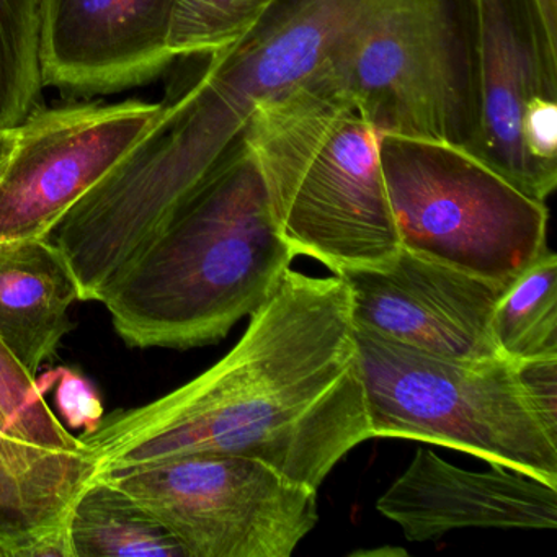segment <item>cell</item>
Listing matches in <instances>:
<instances>
[{
	"mask_svg": "<svg viewBox=\"0 0 557 557\" xmlns=\"http://www.w3.org/2000/svg\"><path fill=\"white\" fill-rule=\"evenodd\" d=\"M517 368L534 412L557 440V360L523 361Z\"/></svg>",
	"mask_w": 557,
	"mask_h": 557,
	"instance_id": "cell-22",
	"label": "cell"
},
{
	"mask_svg": "<svg viewBox=\"0 0 557 557\" xmlns=\"http://www.w3.org/2000/svg\"><path fill=\"white\" fill-rule=\"evenodd\" d=\"M481 126L469 154L546 203L550 191L521 141L527 110L557 100V41L536 0H478Z\"/></svg>",
	"mask_w": 557,
	"mask_h": 557,
	"instance_id": "cell-11",
	"label": "cell"
},
{
	"mask_svg": "<svg viewBox=\"0 0 557 557\" xmlns=\"http://www.w3.org/2000/svg\"><path fill=\"white\" fill-rule=\"evenodd\" d=\"M187 557H289L319 521L318 491L260 459L197 453L106 475Z\"/></svg>",
	"mask_w": 557,
	"mask_h": 557,
	"instance_id": "cell-7",
	"label": "cell"
},
{
	"mask_svg": "<svg viewBox=\"0 0 557 557\" xmlns=\"http://www.w3.org/2000/svg\"><path fill=\"white\" fill-rule=\"evenodd\" d=\"M67 530L74 557H187L175 537L109 479L86 485Z\"/></svg>",
	"mask_w": 557,
	"mask_h": 557,
	"instance_id": "cell-16",
	"label": "cell"
},
{
	"mask_svg": "<svg viewBox=\"0 0 557 557\" xmlns=\"http://www.w3.org/2000/svg\"><path fill=\"white\" fill-rule=\"evenodd\" d=\"M161 103L37 110L0 165V240L47 237L145 135Z\"/></svg>",
	"mask_w": 557,
	"mask_h": 557,
	"instance_id": "cell-9",
	"label": "cell"
},
{
	"mask_svg": "<svg viewBox=\"0 0 557 557\" xmlns=\"http://www.w3.org/2000/svg\"><path fill=\"white\" fill-rule=\"evenodd\" d=\"M76 276L47 237L0 240V341L37 377L70 332Z\"/></svg>",
	"mask_w": 557,
	"mask_h": 557,
	"instance_id": "cell-14",
	"label": "cell"
},
{
	"mask_svg": "<svg viewBox=\"0 0 557 557\" xmlns=\"http://www.w3.org/2000/svg\"><path fill=\"white\" fill-rule=\"evenodd\" d=\"M96 466L84 448L53 449L0 435V557L67 527Z\"/></svg>",
	"mask_w": 557,
	"mask_h": 557,
	"instance_id": "cell-15",
	"label": "cell"
},
{
	"mask_svg": "<svg viewBox=\"0 0 557 557\" xmlns=\"http://www.w3.org/2000/svg\"><path fill=\"white\" fill-rule=\"evenodd\" d=\"M329 64L381 135L471 149L481 126L478 0H386Z\"/></svg>",
	"mask_w": 557,
	"mask_h": 557,
	"instance_id": "cell-5",
	"label": "cell"
},
{
	"mask_svg": "<svg viewBox=\"0 0 557 557\" xmlns=\"http://www.w3.org/2000/svg\"><path fill=\"white\" fill-rule=\"evenodd\" d=\"M0 435L12 436V438H17L12 432L11 426L5 422L4 417L0 416ZM18 440V438H17Z\"/></svg>",
	"mask_w": 557,
	"mask_h": 557,
	"instance_id": "cell-25",
	"label": "cell"
},
{
	"mask_svg": "<svg viewBox=\"0 0 557 557\" xmlns=\"http://www.w3.org/2000/svg\"><path fill=\"white\" fill-rule=\"evenodd\" d=\"M77 438L94 479L218 453L260 459L319 491L371 438L347 282L286 270L226 357Z\"/></svg>",
	"mask_w": 557,
	"mask_h": 557,
	"instance_id": "cell-1",
	"label": "cell"
},
{
	"mask_svg": "<svg viewBox=\"0 0 557 557\" xmlns=\"http://www.w3.org/2000/svg\"><path fill=\"white\" fill-rule=\"evenodd\" d=\"M44 389L54 387V399L71 429L90 432L103 419V406L92 384L70 368H60L40 381Z\"/></svg>",
	"mask_w": 557,
	"mask_h": 557,
	"instance_id": "cell-21",
	"label": "cell"
},
{
	"mask_svg": "<svg viewBox=\"0 0 557 557\" xmlns=\"http://www.w3.org/2000/svg\"><path fill=\"white\" fill-rule=\"evenodd\" d=\"M376 508L416 543L465 528L554 530L557 487L502 466L468 471L419 449Z\"/></svg>",
	"mask_w": 557,
	"mask_h": 557,
	"instance_id": "cell-13",
	"label": "cell"
},
{
	"mask_svg": "<svg viewBox=\"0 0 557 557\" xmlns=\"http://www.w3.org/2000/svg\"><path fill=\"white\" fill-rule=\"evenodd\" d=\"M275 0H175L172 57L213 54L243 38Z\"/></svg>",
	"mask_w": 557,
	"mask_h": 557,
	"instance_id": "cell-19",
	"label": "cell"
},
{
	"mask_svg": "<svg viewBox=\"0 0 557 557\" xmlns=\"http://www.w3.org/2000/svg\"><path fill=\"white\" fill-rule=\"evenodd\" d=\"M386 0H275L243 38L161 112L102 191L145 230L168 223L244 139L260 107L292 89L354 37Z\"/></svg>",
	"mask_w": 557,
	"mask_h": 557,
	"instance_id": "cell-2",
	"label": "cell"
},
{
	"mask_svg": "<svg viewBox=\"0 0 557 557\" xmlns=\"http://www.w3.org/2000/svg\"><path fill=\"white\" fill-rule=\"evenodd\" d=\"M380 159L406 252L507 286L546 249V205L465 149L383 135Z\"/></svg>",
	"mask_w": 557,
	"mask_h": 557,
	"instance_id": "cell-6",
	"label": "cell"
},
{
	"mask_svg": "<svg viewBox=\"0 0 557 557\" xmlns=\"http://www.w3.org/2000/svg\"><path fill=\"white\" fill-rule=\"evenodd\" d=\"M293 259L243 139L100 302L129 347H205L259 309Z\"/></svg>",
	"mask_w": 557,
	"mask_h": 557,
	"instance_id": "cell-3",
	"label": "cell"
},
{
	"mask_svg": "<svg viewBox=\"0 0 557 557\" xmlns=\"http://www.w3.org/2000/svg\"><path fill=\"white\" fill-rule=\"evenodd\" d=\"M175 0H41L44 86L115 92L149 83L172 61Z\"/></svg>",
	"mask_w": 557,
	"mask_h": 557,
	"instance_id": "cell-12",
	"label": "cell"
},
{
	"mask_svg": "<svg viewBox=\"0 0 557 557\" xmlns=\"http://www.w3.org/2000/svg\"><path fill=\"white\" fill-rule=\"evenodd\" d=\"M0 416L22 442L53 449H79V438L58 419L40 381L0 341Z\"/></svg>",
	"mask_w": 557,
	"mask_h": 557,
	"instance_id": "cell-20",
	"label": "cell"
},
{
	"mask_svg": "<svg viewBox=\"0 0 557 557\" xmlns=\"http://www.w3.org/2000/svg\"><path fill=\"white\" fill-rule=\"evenodd\" d=\"M41 0H0V128H18L40 106Z\"/></svg>",
	"mask_w": 557,
	"mask_h": 557,
	"instance_id": "cell-18",
	"label": "cell"
},
{
	"mask_svg": "<svg viewBox=\"0 0 557 557\" xmlns=\"http://www.w3.org/2000/svg\"><path fill=\"white\" fill-rule=\"evenodd\" d=\"M354 325L435 357L504 358L492 315L505 286L400 249L387 269L344 273Z\"/></svg>",
	"mask_w": 557,
	"mask_h": 557,
	"instance_id": "cell-10",
	"label": "cell"
},
{
	"mask_svg": "<svg viewBox=\"0 0 557 557\" xmlns=\"http://www.w3.org/2000/svg\"><path fill=\"white\" fill-rule=\"evenodd\" d=\"M381 136L348 112L272 205L295 257H311L335 275L396 262L400 243L381 169Z\"/></svg>",
	"mask_w": 557,
	"mask_h": 557,
	"instance_id": "cell-8",
	"label": "cell"
},
{
	"mask_svg": "<svg viewBox=\"0 0 557 557\" xmlns=\"http://www.w3.org/2000/svg\"><path fill=\"white\" fill-rule=\"evenodd\" d=\"M502 357L513 363L557 360V257L544 249L505 286L492 315Z\"/></svg>",
	"mask_w": 557,
	"mask_h": 557,
	"instance_id": "cell-17",
	"label": "cell"
},
{
	"mask_svg": "<svg viewBox=\"0 0 557 557\" xmlns=\"http://www.w3.org/2000/svg\"><path fill=\"white\" fill-rule=\"evenodd\" d=\"M18 128H0V165L8 161L17 141Z\"/></svg>",
	"mask_w": 557,
	"mask_h": 557,
	"instance_id": "cell-24",
	"label": "cell"
},
{
	"mask_svg": "<svg viewBox=\"0 0 557 557\" xmlns=\"http://www.w3.org/2000/svg\"><path fill=\"white\" fill-rule=\"evenodd\" d=\"M355 341L371 438L448 446L557 487V440L517 363L435 357L358 327Z\"/></svg>",
	"mask_w": 557,
	"mask_h": 557,
	"instance_id": "cell-4",
	"label": "cell"
},
{
	"mask_svg": "<svg viewBox=\"0 0 557 557\" xmlns=\"http://www.w3.org/2000/svg\"><path fill=\"white\" fill-rule=\"evenodd\" d=\"M547 34L557 41V0H536Z\"/></svg>",
	"mask_w": 557,
	"mask_h": 557,
	"instance_id": "cell-23",
	"label": "cell"
}]
</instances>
